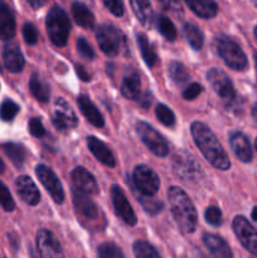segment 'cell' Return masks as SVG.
I'll return each instance as SVG.
<instances>
[{
  "label": "cell",
  "instance_id": "9c48e42d",
  "mask_svg": "<svg viewBox=\"0 0 257 258\" xmlns=\"http://www.w3.org/2000/svg\"><path fill=\"white\" fill-rule=\"evenodd\" d=\"M73 206H75L76 214L81 223L87 227H92L98 222L100 209L96 206L95 202L88 197V194L81 191H73Z\"/></svg>",
  "mask_w": 257,
  "mask_h": 258
},
{
  "label": "cell",
  "instance_id": "4316f807",
  "mask_svg": "<svg viewBox=\"0 0 257 258\" xmlns=\"http://www.w3.org/2000/svg\"><path fill=\"white\" fill-rule=\"evenodd\" d=\"M72 15L75 22L77 23L80 27L85 28V29H92V28L95 27V17H93L92 12H91L83 3H73Z\"/></svg>",
  "mask_w": 257,
  "mask_h": 258
},
{
  "label": "cell",
  "instance_id": "680465c9",
  "mask_svg": "<svg viewBox=\"0 0 257 258\" xmlns=\"http://www.w3.org/2000/svg\"><path fill=\"white\" fill-rule=\"evenodd\" d=\"M0 70H2V67H0Z\"/></svg>",
  "mask_w": 257,
  "mask_h": 258
},
{
  "label": "cell",
  "instance_id": "8992f818",
  "mask_svg": "<svg viewBox=\"0 0 257 258\" xmlns=\"http://www.w3.org/2000/svg\"><path fill=\"white\" fill-rule=\"evenodd\" d=\"M96 38L100 49L108 57H116L125 48L126 39L120 29L111 24H102L96 30Z\"/></svg>",
  "mask_w": 257,
  "mask_h": 258
},
{
  "label": "cell",
  "instance_id": "d4e9b609",
  "mask_svg": "<svg viewBox=\"0 0 257 258\" xmlns=\"http://www.w3.org/2000/svg\"><path fill=\"white\" fill-rule=\"evenodd\" d=\"M130 5L134 14L141 24L145 25V27L153 25L155 15H154L150 0H130Z\"/></svg>",
  "mask_w": 257,
  "mask_h": 258
},
{
  "label": "cell",
  "instance_id": "277c9868",
  "mask_svg": "<svg viewBox=\"0 0 257 258\" xmlns=\"http://www.w3.org/2000/svg\"><path fill=\"white\" fill-rule=\"evenodd\" d=\"M45 25H47V33L50 42L55 47H66L71 33V23L67 13L62 8L53 7L48 12Z\"/></svg>",
  "mask_w": 257,
  "mask_h": 258
},
{
  "label": "cell",
  "instance_id": "4fadbf2b",
  "mask_svg": "<svg viewBox=\"0 0 257 258\" xmlns=\"http://www.w3.org/2000/svg\"><path fill=\"white\" fill-rule=\"evenodd\" d=\"M53 125L58 131L66 133L78 125V118L70 103L62 97H58L54 103V112H53Z\"/></svg>",
  "mask_w": 257,
  "mask_h": 258
},
{
  "label": "cell",
  "instance_id": "7c38bea8",
  "mask_svg": "<svg viewBox=\"0 0 257 258\" xmlns=\"http://www.w3.org/2000/svg\"><path fill=\"white\" fill-rule=\"evenodd\" d=\"M234 234L238 238L239 243L253 256H257V228H254L244 217L237 216L233 219Z\"/></svg>",
  "mask_w": 257,
  "mask_h": 258
},
{
  "label": "cell",
  "instance_id": "e0dca14e",
  "mask_svg": "<svg viewBox=\"0 0 257 258\" xmlns=\"http://www.w3.org/2000/svg\"><path fill=\"white\" fill-rule=\"evenodd\" d=\"M15 188L23 202L28 206H37L40 202V193L34 181L28 175H22L15 180Z\"/></svg>",
  "mask_w": 257,
  "mask_h": 258
},
{
  "label": "cell",
  "instance_id": "681fc988",
  "mask_svg": "<svg viewBox=\"0 0 257 258\" xmlns=\"http://www.w3.org/2000/svg\"><path fill=\"white\" fill-rule=\"evenodd\" d=\"M27 2L29 3V5L33 9H39V8L44 7L47 0H27Z\"/></svg>",
  "mask_w": 257,
  "mask_h": 258
},
{
  "label": "cell",
  "instance_id": "9f6ffc18",
  "mask_svg": "<svg viewBox=\"0 0 257 258\" xmlns=\"http://www.w3.org/2000/svg\"><path fill=\"white\" fill-rule=\"evenodd\" d=\"M252 3L254 4V7H257V0H252Z\"/></svg>",
  "mask_w": 257,
  "mask_h": 258
},
{
  "label": "cell",
  "instance_id": "816d5d0a",
  "mask_svg": "<svg viewBox=\"0 0 257 258\" xmlns=\"http://www.w3.org/2000/svg\"><path fill=\"white\" fill-rule=\"evenodd\" d=\"M252 219L254 222H257V207H254L253 211H252Z\"/></svg>",
  "mask_w": 257,
  "mask_h": 258
},
{
  "label": "cell",
  "instance_id": "603a6c76",
  "mask_svg": "<svg viewBox=\"0 0 257 258\" xmlns=\"http://www.w3.org/2000/svg\"><path fill=\"white\" fill-rule=\"evenodd\" d=\"M121 93L127 100H138L141 95V81L138 72L128 70L121 82Z\"/></svg>",
  "mask_w": 257,
  "mask_h": 258
},
{
  "label": "cell",
  "instance_id": "9a60e30c",
  "mask_svg": "<svg viewBox=\"0 0 257 258\" xmlns=\"http://www.w3.org/2000/svg\"><path fill=\"white\" fill-rule=\"evenodd\" d=\"M37 248L38 252L44 258L63 257V251L60 243L55 238L52 232L47 229H40L37 233Z\"/></svg>",
  "mask_w": 257,
  "mask_h": 258
},
{
  "label": "cell",
  "instance_id": "d6a6232c",
  "mask_svg": "<svg viewBox=\"0 0 257 258\" xmlns=\"http://www.w3.org/2000/svg\"><path fill=\"white\" fill-rule=\"evenodd\" d=\"M5 154L8 155V158L12 160V163L15 166L20 168V166L24 164L25 160V149L24 146L19 145V144L14 143H8L4 145Z\"/></svg>",
  "mask_w": 257,
  "mask_h": 258
},
{
  "label": "cell",
  "instance_id": "f546056e",
  "mask_svg": "<svg viewBox=\"0 0 257 258\" xmlns=\"http://www.w3.org/2000/svg\"><path fill=\"white\" fill-rule=\"evenodd\" d=\"M183 33L186 42L190 44V47L193 48V49L198 50L203 47V43H204L203 33H202V30L199 29V27H197L194 23H186V24H184Z\"/></svg>",
  "mask_w": 257,
  "mask_h": 258
},
{
  "label": "cell",
  "instance_id": "74e56055",
  "mask_svg": "<svg viewBox=\"0 0 257 258\" xmlns=\"http://www.w3.org/2000/svg\"><path fill=\"white\" fill-rule=\"evenodd\" d=\"M97 254L101 258H122L123 253L116 244L106 242L98 246Z\"/></svg>",
  "mask_w": 257,
  "mask_h": 258
},
{
  "label": "cell",
  "instance_id": "30bf717a",
  "mask_svg": "<svg viewBox=\"0 0 257 258\" xmlns=\"http://www.w3.org/2000/svg\"><path fill=\"white\" fill-rule=\"evenodd\" d=\"M133 180L135 188L145 196H155L160 188L158 174L146 165H138L134 169Z\"/></svg>",
  "mask_w": 257,
  "mask_h": 258
},
{
  "label": "cell",
  "instance_id": "ba28073f",
  "mask_svg": "<svg viewBox=\"0 0 257 258\" xmlns=\"http://www.w3.org/2000/svg\"><path fill=\"white\" fill-rule=\"evenodd\" d=\"M136 133L140 136L141 141L146 148L159 158H165L169 154V145L164 136L159 134L151 125L145 121H139L136 123Z\"/></svg>",
  "mask_w": 257,
  "mask_h": 258
},
{
  "label": "cell",
  "instance_id": "4dcf8cb0",
  "mask_svg": "<svg viewBox=\"0 0 257 258\" xmlns=\"http://www.w3.org/2000/svg\"><path fill=\"white\" fill-rule=\"evenodd\" d=\"M155 22H156V27H158V30L166 40H169V42H174V40L176 39L178 33H176V29L175 27H174L173 22H171L168 17H165V15L163 14H159L155 17Z\"/></svg>",
  "mask_w": 257,
  "mask_h": 258
},
{
  "label": "cell",
  "instance_id": "1f68e13d",
  "mask_svg": "<svg viewBox=\"0 0 257 258\" xmlns=\"http://www.w3.org/2000/svg\"><path fill=\"white\" fill-rule=\"evenodd\" d=\"M169 76L175 85L181 86L189 81V72L186 71L185 66L178 60H173L169 63Z\"/></svg>",
  "mask_w": 257,
  "mask_h": 258
},
{
  "label": "cell",
  "instance_id": "e575fe53",
  "mask_svg": "<svg viewBox=\"0 0 257 258\" xmlns=\"http://www.w3.org/2000/svg\"><path fill=\"white\" fill-rule=\"evenodd\" d=\"M134 254L138 258H159L160 253L151 244L144 241H136L134 243Z\"/></svg>",
  "mask_w": 257,
  "mask_h": 258
},
{
  "label": "cell",
  "instance_id": "7bdbcfd3",
  "mask_svg": "<svg viewBox=\"0 0 257 258\" xmlns=\"http://www.w3.org/2000/svg\"><path fill=\"white\" fill-rule=\"evenodd\" d=\"M77 50L82 57L87 58V59H93V57H95V52H93L92 47L83 37L77 39Z\"/></svg>",
  "mask_w": 257,
  "mask_h": 258
},
{
  "label": "cell",
  "instance_id": "f5cc1de1",
  "mask_svg": "<svg viewBox=\"0 0 257 258\" xmlns=\"http://www.w3.org/2000/svg\"><path fill=\"white\" fill-rule=\"evenodd\" d=\"M4 170H5V164H4V161L0 159V174L4 173Z\"/></svg>",
  "mask_w": 257,
  "mask_h": 258
},
{
  "label": "cell",
  "instance_id": "cb8c5ba5",
  "mask_svg": "<svg viewBox=\"0 0 257 258\" xmlns=\"http://www.w3.org/2000/svg\"><path fill=\"white\" fill-rule=\"evenodd\" d=\"M77 103L82 115L85 116L86 120H87L91 125L96 126V127H102V126L105 125L102 115H101L100 111L97 110V107L93 105V102L90 100L88 96L81 95L80 97H78Z\"/></svg>",
  "mask_w": 257,
  "mask_h": 258
},
{
  "label": "cell",
  "instance_id": "6da1fadb",
  "mask_svg": "<svg viewBox=\"0 0 257 258\" xmlns=\"http://www.w3.org/2000/svg\"><path fill=\"white\" fill-rule=\"evenodd\" d=\"M190 131L199 151L203 154L204 158L212 166L219 169V170H228L231 168V160H229L228 155L222 148L219 141L217 140L213 131L206 123L196 121L191 123Z\"/></svg>",
  "mask_w": 257,
  "mask_h": 258
},
{
  "label": "cell",
  "instance_id": "7dc6e473",
  "mask_svg": "<svg viewBox=\"0 0 257 258\" xmlns=\"http://www.w3.org/2000/svg\"><path fill=\"white\" fill-rule=\"evenodd\" d=\"M76 71H77L78 77H80L82 81H90L91 80L90 75H88L87 71H86L85 68H83V66L77 64V66H76Z\"/></svg>",
  "mask_w": 257,
  "mask_h": 258
},
{
  "label": "cell",
  "instance_id": "5b68a950",
  "mask_svg": "<svg viewBox=\"0 0 257 258\" xmlns=\"http://www.w3.org/2000/svg\"><path fill=\"white\" fill-rule=\"evenodd\" d=\"M216 48L219 57L232 70L244 71L248 66L246 54L238 45V43L234 42L232 38L226 37V35L218 37L216 39Z\"/></svg>",
  "mask_w": 257,
  "mask_h": 258
},
{
  "label": "cell",
  "instance_id": "836d02e7",
  "mask_svg": "<svg viewBox=\"0 0 257 258\" xmlns=\"http://www.w3.org/2000/svg\"><path fill=\"white\" fill-rule=\"evenodd\" d=\"M138 202H140L144 211L148 212L151 216H155V214H158L159 212H161V209H163V203H161L160 201L151 198V196L141 194L140 191H139L138 194Z\"/></svg>",
  "mask_w": 257,
  "mask_h": 258
},
{
  "label": "cell",
  "instance_id": "11a10c76",
  "mask_svg": "<svg viewBox=\"0 0 257 258\" xmlns=\"http://www.w3.org/2000/svg\"><path fill=\"white\" fill-rule=\"evenodd\" d=\"M254 66H256V71H257V53L254 54Z\"/></svg>",
  "mask_w": 257,
  "mask_h": 258
},
{
  "label": "cell",
  "instance_id": "2e32d148",
  "mask_svg": "<svg viewBox=\"0 0 257 258\" xmlns=\"http://www.w3.org/2000/svg\"><path fill=\"white\" fill-rule=\"evenodd\" d=\"M71 180H72L75 190L88 194V196L98 194L97 181L93 178L92 174L82 166H77L71 171Z\"/></svg>",
  "mask_w": 257,
  "mask_h": 258
},
{
  "label": "cell",
  "instance_id": "3957f363",
  "mask_svg": "<svg viewBox=\"0 0 257 258\" xmlns=\"http://www.w3.org/2000/svg\"><path fill=\"white\" fill-rule=\"evenodd\" d=\"M207 77H208L209 83L213 87V90L216 91L217 95L223 101L227 110L238 113L239 110H242V98L234 90L231 78L218 68L209 70L208 73H207Z\"/></svg>",
  "mask_w": 257,
  "mask_h": 258
},
{
  "label": "cell",
  "instance_id": "f6af8a7d",
  "mask_svg": "<svg viewBox=\"0 0 257 258\" xmlns=\"http://www.w3.org/2000/svg\"><path fill=\"white\" fill-rule=\"evenodd\" d=\"M29 133L34 138H42L45 135L44 126H43L42 120L39 117H33L29 120Z\"/></svg>",
  "mask_w": 257,
  "mask_h": 258
},
{
  "label": "cell",
  "instance_id": "44dd1931",
  "mask_svg": "<svg viewBox=\"0 0 257 258\" xmlns=\"http://www.w3.org/2000/svg\"><path fill=\"white\" fill-rule=\"evenodd\" d=\"M15 35V19L5 0H0V39L9 40Z\"/></svg>",
  "mask_w": 257,
  "mask_h": 258
},
{
  "label": "cell",
  "instance_id": "ee69618b",
  "mask_svg": "<svg viewBox=\"0 0 257 258\" xmlns=\"http://www.w3.org/2000/svg\"><path fill=\"white\" fill-rule=\"evenodd\" d=\"M102 3L116 17H122L123 13H125V7H123L122 0H102Z\"/></svg>",
  "mask_w": 257,
  "mask_h": 258
},
{
  "label": "cell",
  "instance_id": "c3c4849f",
  "mask_svg": "<svg viewBox=\"0 0 257 258\" xmlns=\"http://www.w3.org/2000/svg\"><path fill=\"white\" fill-rule=\"evenodd\" d=\"M138 101L140 102V105L143 106V107H149V106L151 105V95L149 92H145L143 96L140 95Z\"/></svg>",
  "mask_w": 257,
  "mask_h": 258
},
{
  "label": "cell",
  "instance_id": "484cf974",
  "mask_svg": "<svg viewBox=\"0 0 257 258\" xmlns=\"http://www.w3.org/2000/svg\"><path fill=\"white\" fill-rule=\"evenodd\" d=\"M189 9L203 19L214 18L218 13V7L214 0H184Z\"/></svg>",
  "mask_w": 257,
  "mask_h": 258
},
{
  "label": "cell",
  "instance_id": "f35d334b",
  "mask_svg": "<svg viewBox=\"0 0 257 258\" xmlns=\"http://www.w3.org/2000/svg\"><path fill=\"white\" fill-rule=\"evenodd\" d=\"M0 206H2L7 212H13L15 208L14 199H13L9 189H8L7 186H5V184H3L2 181H0Z\"/></svg>",
  "mask_w": 257,
  "mask_h": 258
},
{
  "label": "cell",
  "instance_id": "f907efd6",
  "mask_svg": "<svg viewBox=\"0 0 257 258\" xmlns=\"http://www.w3.org/2000/svg\"><path fill=\"white\" fill-rule=\"evenodd\" d=\"M251 112H252V117H253V120L256 121V122H257V102L254 103L253 106H252Z\"/></svg>",
  "mask_w": 257,
  "mask_h": 258
},
{
  "label": "cell",
  "instance_id": "ac0fdd59",
  "mask_svg": "<svg viewBox=\"0 0 257 258\" xmlns=\"http://www.w3.org/2000/svg\"><path fill=\"white\" fill-rule=\"evenodd\" d=\"M229 145H231L232 151L234 155L243 163H249L252 160V153L251 144H249L248 139L241 131H232L229 134Z\"/></svg>",
  "mask_w": 257,
  "mask_h": 258
},
{
  "label": "cell",
  "instance_id": "83f0119b",
  "mask_svg": "<svg viewBox=\"0 0 257 258\" xmlns=\"http://www.w3.org/2000/svg\"><path fill=\"white\" fill-rule=\"evenodd\" d=\"M136 42H138L139 48H140L143 59L145 60V63L149 67H154V66L158 63V54H156L155 49H154V47L151 45V43L149 42V39L146 38V35L143 34V33H139V34L136 35Z\"/></svg>",
  "mask_w": 257,
  "mask_h": 258
},
{
  "label": "cell",
  "instance_id": "8d00e7d4",
  "mask_svg": "<svg viewBox=\"0 0 257 258\" xmlns=\"http://www.w3.org/2000/svg\"><path fill=\"white\" fill-rule=\"evenodd\" d=\"M19 112V106L12 100H5L0 105V118L3 121H12Z\"/></svg>",
  "mask_w": 257,
  "mask_h": 258
},
{
  "label": "cell",
  "instance_id": "7a4b0ae2",
  "mask_svg": "<svg viewBox=\"0 0 257 258\" xmlns=\"http://www.w3.org/2000/svg\"><path fill=\"white\" fill-rule=\"evenodd\" d=\"M168 199L170 204V211L174 217L176 226L183 233H193L197 228L196 207L185 191L178 186H171L168 190Z\"/></svg>",
  "mask_w": 257,
  "mask_h": 258
},
{
  "label": "cell",
  "instance_id": "6f0895ef",
  "mask_svg": "<svg viewBox=\"0 0 257 258\" xmlns=\"http://www.w3.org/2000/svg\"><path fill=\"white\" fill-rule=\"evenodd\" d=\"M254 148H256V151H257V139H256V141H254Z\"/></svg>",
  "mask_w": 257,
  "mask_h": 258
},
{
  "label": "cell",
  "instance_id": "d6986e66",
  "mask_svg": "<svg viewBox=\"0 0 257 258\" xmlns=\"http://www.w3.org/2000/svg\"><path fill=\"white\" fill-rule=\"evenodd\" d=\"M3 62L5 68L12 73H18L24 68L25 60L19 45L15 43H8L3 48Z\"/></svg>",
  "mask_w": 257,
  "mask_h": 258
},
{
  "label": "cell",
  "instance_id": "8fae6325",
  "mask_svg": "<svg viewBox=\"0 0 257 258\" xmlns=\"http://www.w3.org/2000/svg\"><path fill=\"white\" fill-rule=\"evenodd\" d=\"M35 174H37L40 184L48 191L50 198L54 201V203L62 204L63 201H65V190H63L62 183L54 174V171L48 168V166L39 164V165L35 166Z\"/></svg>",
  "mask_w": 257,
  "mask_h": 258
},
{
  "label": "cell",
  "instance_id": "db71d44e",
  "mask_svg": "<svg viewBox=\"0 0 257 258\" xmlns=\"http://www.w3.org/2000/svg\"><path fill=\"white\" fill-rule=\"evenodd\" d=\"M253 35H254V40H256V43H257V25L254 27V29H253Z\"/></svg>",
  "mask_w": 257,
  "mask_h": 258
},
{
  "label": "cell",
  "instance_id": "bcb514c9",
  "mask_svg": "<svg viewBox=\"0 0 257 258\" xmlns=\"http://www.w3.org/2000/svg\"><path fill=\"white\" fill-rule=\"evenodd\" d=\"M202 91H203V88H202V86L199 85V83H190L189 86H186L185 90L181 92V96H183L184 100H194V98L198 97L199 95L202 93Z\"/></svg>",
  "mask_w": 257,
  "mask_h": 258
},
{
  "label": "cell",
  "instance_id": "60d3db41",
  "mask_svg": "<svg viewBox=\"0 0 257 258\" xmlns=\"http://www.w3.org/2000/svg\"><path fill=\"white\" fill-rule=\"evenodd\" d=\"M204 217H206L207 223L213 227H219L222 224V222H223V219H222V212L217 207H208L206 209Z\"/></svg>",
  "mask_w": 257,
  "mask_h": 258
},
{
  "label": "cell",
  "instance_id": "f1b7e54d",
  "mask_svg": "<svg viewBox=\"0 0 257 258\" xmlns=\"http://www.w3.org/2000/svg\"><path fill=\"white\" fill-rule=\"evenodd\" d=\"M29 88L32 95L37 98L39 102H48L50 96V91H49V86L37 75H32L29 81Z\"/></svg>",
  "mask_w": 257,
  "mask_h": 258
},
{
  "label": "cell",
  "instance_id": "d590c367",
  "mask_svg": "<svg viewBox=\"0 0 257 258\" xmlns=\"http://www.w3.org/2000/svg\"><path fill=\"white\" fill-rule=\"evenodd\" d=\"M155 113L158 120L160 121L163 125L169 126V127L175 125V115H174L173 111H171L168 106L164 105V103H159V105L156 106Z\"/></svg>",
  "mask_w": 257,
  "mask_h": 258
},
{
  "label": "cell",
  "instance_id": "7402d4cb",
  "mask_svg": "<svg viewBox=\"0 0 257 258\" xmlns=\"http://www.w3.org/2000/svg\"><path fill=\"white\" fill-rule=\"evenodd\" d=\"M203 243L204 246L207 247V249H208L214 257H218V258L233 257V253H232L228 243H227L222 237L217 236V234L206 233L203 236Z\"/></svg>",
  "mask_w": 257,
  "mask_h": 258
},
{
  "label": "cell",
  "instance_id": "5bb4252c",
  "mask_svg": "<svg viewBox=\"0 0 257 258\" xmlns=\"http://www.w3.org/2000/svg\"><path fill=\"white\" fill-rule=\"evenodd\" d=\"M111 199H112L115 213L117 214L127 226H136L138 218H136L135 212L131 208V204L128 203L127 198H126V194L123 193V190L118 185H113L112 188H111Z\"/></svg>",
  "mask_w": 257,
  "mask_h": 258
},
{
  "label": "cell",
  "instance_id": "b9f144b4",
  "mask_svg": "<svg viewBox=\"0 0 257 258\" xmlns=\"http://www.w3.org/2000/svg\"><path fill=\"white\" fill-rule=\"evenodd\" d=\"M23 37L27 44L35 45L38 42V30L32 23H25L23 27Z\"/></svg>",
  "mask_w": 257,
  "mask_h": 258
},
{
  "label": "cell",
  "instance_id": "52a82bcc",
  "mask_svg": "<svg viewBox=\"0 0 257 258\" xmlns=\"http://www.w3.org/2000/svg\"><path fill=\"white\" fill-rule=\"evenodd\" d=\"M173 170L181 180L194 183L203 178V169L196 158L186 150H179L171 160Z\"/></svg>",
  "mask_w": 257,
  "mask_h": 258
},
{
  "label": "cell",
  "instance_id": "ffe728a7",
  "mask_svg": "<svg viewBox=\"0 0 257 258\" xmlns=\"http://www.w3.org/2000/svg\"><path fill=\"white\" fill-rule=\"evenodd\" d=\"M87 146L88 150L92 153V155L100 161L103 165L108 166V168H113L116 165L115 156H113L112 151L110 150L107 145L100 139L96 136H88L87 138Z\"/></svg>",
  "mask_w": 257,
  "mask_h": 258
},
{
  "label": "cell",
  "instance_id": "ab89813d",
  "mask_svg": "<svg viewBox=\"0 0 257 258\" xmlns=\"http://www.w3.org/2000/svg\"><path fill=\"white\" fill-rule=\"evenodd\" d=\"M161 7L175 17H183V4L181 0H158Z\"/></svg>",
  "mask_w": 257,
  "mask_h": 258
}]
</instances>
